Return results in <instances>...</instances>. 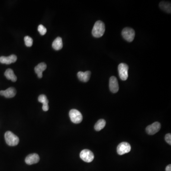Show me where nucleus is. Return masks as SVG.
Returning <instances> with one entry per match:
<instances>
[{
  "label": "nucleus",
  "instance_id": "nucleus-21",
  "mask_svg": "<svg viewBox=\"0 0 171 171\" xmlns=\"http://www.w3.org/2000/svg\"><path fill=\"white\" fill-rule=\"evenodd\" d=\"M38 30L41 35H44L47 33V29L43 25L40 24L39 25Z\"/></svg>",
  "mask_w": 171,
  "mask_h": 171
},
{
  "label": "nucleus",
  "instance_id": "nucleus-4",
  "mask_svg": "<svg viewBox=\"0 0 171 171\" xmlns=\"http://www.w3.org/2000/svg\"><path fill=\"white\" fill-rule=\"evenodd\" d=\"M128 66L125 63H122L119 65L118 71L119 76L122 81H126L128 77Z\"/></svg>",
  "mask_w": 171,
  "mask_h": 171
},
{
  "label": "nucleus",
  "instance_id": "nucleus-11",
  "mask_svg": "<svg viewBox=\"0 0 171 171\" xmlns=\"http://www.w3.org/2000/svg\"><path fill=\"white\" fill-rule=\"evenodd\" d=\"M17 57L14 54L9 57L2 56L0 57V62L2 64H10L17 61Z\"/></svg>",
  "mask_w": 171,
  "mask_h": 171
},
{
  "label": "nucleus",
  "instance_id": "nucleus-13",
  "mask_svg": "<svg viewBox=\"0 0 171 171\" xmlns=\"http://www.w3.org/2000/svg\"><path fill=\"white\" fill-rule=\"evenodd\" d=\"M47 68V65L45 63L42 62L38 64L35 67V72L38 75L39 78H40L43 77V73Z\"/></svg>",
  "mask_w": 171,
  "mask_h": 171
},
{
  "label": "nucleus",
  "instance_id": "nucleus-7",
  "mask_svg": "<svg viewBox=\"0 0 171 171\" xmlns=\"http://www.w3.org/2000/svg\"><path fill=\"white\" fill-rule=\"evenodd\" d=\"M131 145L127 142H122L117 147V153L119 155H123L131 151Z\"/></svg>",
  "mask_w": 171,
  "mask_h": 171
},
{
  "label": "nucleus",
  "instance_id": "nucleus-17",
  "mask_svg": "<svg viewBox=\"0 0 171 171\" xmlns=\"http://www.w3.org/2000/svg\"><path fill=\"white\" fill-rule=\"evenodd\" d=\"M5 76L9 80H11L12 82H15L17 81V77L14 73V71L11 68L7 69L5 73Z\"/></svg>",
  "mask_w": 171,
  "mask_h": 171
},
{
  "label": "nucleus",
  "instance_id": "nucleus-12",
  "mask_svg": "<svg viewBox=\"0 0 171 171\" xmlns=\"http://www.w3.org/2000/svg\"><path fill=\"white\" fill-rule=\"evenodd\" d=\"M16 94V90L14 87H9L5 90L0 91V95L5 97L6 98H11L14 97Z\"/></svg>",
  "mask_w": 171,
  "mask_h": 171
},
{
  "label": "nucleus",
  "instance_id": "nucleus-5",
  "mask_svg": "<svg viewBox=\"0 0 171 171\" xmlns=\"http://www.w3.org/2000/svg\"><path fill=\"white\" fill-rule=\"evenodd\" d=\"M122 35L125 40L128 42H132L134 39L135 31L132 28L126 27L122 30Z\"/></svg>",
  "mask_w": 171,
  "mask_h": 171
},
{
  "label": "nucleus",
  "instance_id": "nucleus-10",
  "mask_svg": "<svg viewBox=\"0 0 171 171\" xmlns=\"http://www.w3.org/2000/svg\"><path fill=\"white\" fill-rule=\"evenodd\" d=\"M40 157L37 154H32L28 155L25 158V163L29 165L35 164L39 162Z\"/></svg>",
  "mask_w": 171,
  "mask_h": 171
},
{
  "label": "nucleus",
  "instance_id": "nucleus-23",
  "mask_svg": "<svg viewBox=\"0 0 171 171\" xmlns=\"http://www.w3.org/2000/svg\"><path fill=\"white\" fill-rule=\"evenodd\" d=\"M166 171H171V165L169 164L168 166H167L166 169Z\"/></svg>",
  "mask_w": 171,
  "mask_h": 171
},
{
  "label": "nucleus",
  "instance_id": "nucleus-15",
  "mask_svg": "<svg viewBox=\"0 0 171 171\" xmlns=\"http://www.w3.org/2000/svg\"><path fill=\"white\" fill-rule=\"evenodd\" d=\"M38 101L40 103H43V109L44 111H48L49 109V100L47 99V97L45 95H41L38 97Z\"/></svg>",
  "mask_w": 171,
  "mask_h": 171
},
{
  "label": "nucleus",
  "instance_id": "nucleus-8",
  "mask_svg": "<svg viewBox=\"0 0 171 171\" xmlns=\"http://www.w3.org/2000/svg\"><path fill=\"white\" fill-rule=\"evenodd\" d=\"M161 124L159 122H154L153 124L147 126L146 132L148 135H153L159 132L161 129Z\"/></svg>",
  "mask_w": 171,
  "mask_h": 171
},
{
  "label": "nucleus",
  "instance_id": "nucleus-16",
  "mask_svg": "<svg viewBox=\"0 0 171 171\" xmlns=\"http://www.w3.org/2000/svg\"><path fill=\"white\" fill-rule=\"evenodd\" d=\"M53 48L56 50H59L63 47L62 40L61 37H58L54 40L52 44Z\"/></svg>",
  "mask_w": 171,
  "mask_h": 171
},
{
  "label": "nucleus",
  "instance_id": "nucleus-14",
  "mask_svg": "<svg viewBox=\"0 0 171 171\" xmlns=\"http://www.w3.org/2000/svg\"><path fill=\"white\" fill-rule=\"evenodd\" d=\"M91 72L90 71L83 72L80 71L78 73L77 76L78 79L81 81L83 82H87L88 81L90 77Z\"/></svg>",
  "mask_w": 171,
  "mask_h": 171
},
{
  "label": "nucleus",
  "instance_id": "nucleus-1",
  "mask_svg": "<svg viewBox=\"0 0 171 171\" xmlns=\"http://www.w3.org/2000/svg\"><path fill=\"white\" fill-rule=\"evenodd\" d=\"M105 31V25L101 21L96 22L92 30V35L95 38H100L104 35Z\"/></svg>",
  "mask_w": 171,
  "mask_h": 171
},
{
  "label": "nucleus",
  "instance_id": "nucleus-20",
  "mask_svg": "<svg viewBox=\"0 0 171 171\" xmlns=\"http://www.w3.org/2000/svg\"><path fill=\"white\" fill-rule=\"evenodd\" d=\"M24 42L25 45L27 47H30L33 45V40L30 36H26L24 37Z\"/></svg>",
  "mask_w": 171,
  "mask_h": 171
},
{
  "label": "nucleus",
  "instance_id": "nucleus-6",
  "mask_svg": "<svg viewBox=\"0 0 171 171\" xmlns=\"http://www.w3.org/2000/svg\"><path fill=\"white\" fill-rule=\"evenodd\" d=\"M80 157L85 162L90 163L94 160V154L90 150L84 149L81 152Z\"/></svg>",
  "mask_w": 171,
  "mask_h": 171
},
{
  "label": "nucleus",
  "instance_id": "nucleus-22",
  "mask_svg": "<svg viewBox=\"0 0 171 171\" xmlns=\"http://www.w3.org/2000/svg\"><path fill=\"white\" fill-rule=\"evenodd\" d=\"M165 140L168 144L171 145V134L170 133L166 135L165 136Z\"/></svg>",
  "mask_w": 171,
  "mask_h": 171
},
{
  "label": "nucleus",
  "instance_id": "nucleus-19",
  "mask_svg": "<svg viewBox=\"0 0 171 171\" xmlns=\"http://www.w3.org/2000/svg\"><path fill=\"white\" fill-rule=\"evenodd\" d=\"M106 124V122L105 120L102 119L99 120V121L96 123L95 126H94V128L96 131H100L101 130H102L105 128Z\"/></svg>",
  "mask_w": 171,
  "mask_h": 171
},
{
  "label": "nucleus",
  "instance_id": "nucleus-18",
  "mask_svg": "<svg viewBox=\"0 0 171 171\" xmlns=\"http://www.w3.org/2000/svg\"><path fill=\"white\" fill-rule=\"evenodd\" d=\"M159 6L162 10L167 13H171V5L170 2L164 1L161 2L159 4Z\"/></svg>",
  "mask_w": 171,
  "mask_h": 171
},
{
  "label": "nucleus",
  "instance_id": "nucleus-3",
  "mask_svg": "<svg viewBox=\"0 0 171 171\" xmlns=\"http://www.w3.org/2000/svg\"><path fill=\"white\" fill-rule=\"evenodd\" d=\"M69 116L71 121L74 124L81 123L83 120L81 113L75 109H73L69 111Z\"/></svg>",
  "mask_w": 171,
  "mask_h": 171
},
{
  "label": "nucleus",
  "instance_id": "nucleus-2",
  "mask_svg": "<svg viewBox=\"0 0 171 171\" xmlns=\"http://www.w3.org/2000/svg\"><path fill=\"white\" fill-rule=\"evenodd\" d=\"M5 138L6 143L10 146L14 147L19 144V138L11 131H7L6 132Z\"/></svg>",
  "mask_w": 171,
  "mask_h": 171
},
{
  "label": "nucleus",
  "instance_id": "nucleus-9",
  "mask_svg": "<svg viewBox=\"0 0 171 171\" xmlns=\"http://www.w3.org/2000/svg\"><path fill=\"white\" fill-rule=\"evenodd\" d=\"M109 88L112 93H116L118 92L119 90V85L117 78L112 76L110 78Z\"/></svg>",
  "mask_w": 171,
  "mask_h": 171
}]
</instances>
